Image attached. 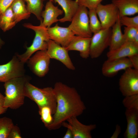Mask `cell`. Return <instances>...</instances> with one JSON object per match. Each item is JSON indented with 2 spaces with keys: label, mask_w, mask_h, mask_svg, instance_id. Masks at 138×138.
Listing matches in <instances>:
<instances>
[{
  "label": "cell",
  "mask_w": 138,
  "mask_h": 138,
  "mask_svg": "<svg viewBox=\"0 0 138 138\" xmlns=\"http://www.w3.org/2000/svg\"><path fill=\"white\" fill-rule=\"evenodd\" d=\"M56 100V111L53 115L52 124L47 128L50 130L59 129L62 123L72 117L81 115L85 106L75 89L60 82L53 88Z\"/></svg>",
  "instance_id": "cell-1"
},
{
  "label": "cell",
  "mask_w": 138,
  "mask_h": 138,
  "mask_svg": "<svg viewBox=\"0 0 138 138\" xmlns=\"http://www.w3.org/2000/svg\"><path fill=\"white\" fill-rule=\"evenodd\" d=\"M30 78L24 75L4 83V107L16 109L24 105L25 97L24 93V87L26 83L30 82Z\"/></svg>",
  "instance_id": "cell-2"
},
{
  "label": "cell",
  "mask_w": 138,
  "mask_h": 138,
  "mask_svg": "<svg viewBox=\"0 0 138 138\" xmlns=\"http://www.w3.org/2000/svg\"><path fill=\"white\" fill-rule=\"evenodd\" d=\"M24 93L25 97L34 101L38 108L48 107L51 110L53 115L55 113L57 102L53 88L47 87L39 88L29 82L25 86Z\"/></svg>",
  "instance_id": "cell-3"
},
{
  "label": "cell",
  "mask_w": 138,
  "mask_h": 138,
  "mask_svg": "<svg viewBox=\"0 0 138 138\" xmlns=\"http://www.w3.org/2000/svg\"><path fill=\"white\" fill-rule=\"evenodd\" d=\"M23 25L26 28L33 30L35 33L32 44L27 47L26 51L21 54H17L19 59L25 63L34 53L40 50H47L50 39L47 28L40 25L34 26L30 23H25Z\"/></svg>",
  "instance_id": "cell-4"
},
{
  "label": "cell",
  "mask_w": 138,
  "mask_h": 138,
  "mask_svg": "<svg viewBox=\"0 0 138 138\" xmlns=\"http://www.w3.org/2000/svg\"><path fill=\"white\" fill-rule=\"evenodd\" d=\"M87 8L79 5L68 27L76 36L91 38L93 34L89 27Z\"/></svg>",
  "instance_id": "cell-5"
},
{
  "label": "cell",
  "mask_w": 138,
  "mask_h": 138,
  "mask_svg": "<svg viewBox=\"0 0 138 138\" xmlns=\"http://www.w3.org/2000/svg\"><path fill=\"white\" fill-rule=\"evenodd\" d=\"M111 30V28L101 29L93 33L91 37L90 48V57L91 58L98 57L109 47Z\"/></svg>",
  "instance_id": "cell-6"
},
{
  "label": "cell",
  "mask_w": 138,
  "mask_h": 138,
  "mask_svg": "<svg viewBox=\"0 0 138 138\" xmlns=\"http://www.w3.org/2000/svg\"><path fill=\"white\" fill-rule=\"evenodd\" d=\"M119 80V89L124 97L138 94V70L126 69Z\"/></svg>",
  "instance_id": "cell-7"
},
{
  "label": "cell",
  "mask_w": 138,
  "mask_h": 138,
  "mask_svg": "<svg viewBox=\"0 0 138 138\" xmlns=\"http://www.w3.org/2000/svg\"><path fill=\"white\" fill-rule=\"evenodd\" d=\"M24 64L16 54L8 62L0 65V82L5 83L25 75Z\"/></svg>",
  "instance_id": "cell-8"
},
{
  "label": "cell",
  "mask_w": 138,
  "mask_h": 138,
  "mask_svg": "<svg viewBox=\"0 0 138 138\" xmlns=\"http://www.w3.org/2000/svg\"><path fill=\"white\" fill-rule=\"evenodd\" d=\"M46 50L36 52L26 62L31 71L36 75L40 77L44 76L49 70L51 59Z\"/></svg>",
  "instance_id": "cell-9"
},
{
  "label": "cell",
  "mask_w": 138,
  "mask_h": 138,
  "mask_svg": "<svg viewBox=\"0 0 138 138\" xmlns=\"http://www.w3.org/2000/svg\"><path fill=\"white\" fill-rule=\"evenodd\" d=\"M95 9L101 24V29L111 28L119 16L118 9L112 3L106 5L100 3Z\"/></svg>",
  "instance_id": "cell-10"
},
{
  "label": "cell",
  "mask_w": 138,
  "mask_h": 138,
  "mask_svg": "<svg viewBox=\"0 0 138 138\" xmlns=\"http://www.w3.org/2000/svg\"><path fill=\"white\" fill-rule=\"evenodd\" d=\"M47 53L51 59L57 60L63 64L68 69H75L69 55L68 51L63 47L50 39L48 42Z\"/></svg>",
  "instance_id": "cell-11"
},
{
  "label": "cell",
  "mask_w": 138,
  "mask_h": 138,
  "mask_svg": "<svg viewBox=\"0 0 138 138\" xmlns=\"http://www.w3.org/2000/svg\"><path fill=\"white\" fill-rule=\"evenodd\" d=\"M66 121L68 123L64 121L62 126L71 130L73 138H91V132L96 127L95 124L86 125L82 123L76 117H71Z\"/></svg>",
  "instance_id": "cell-12"
},
{
  "label": "cell",
  "mask_w": 138,
  "mask_h": 138,
  "mask_svg": "<svg viewBox=\"0 0 138 138\" xmlns=\"http://www.w3.org/2000/svg\"><path fill=\"white\" fill-rule=\"evenodd\" d=\"M130 68H133L128 57L113 60L107 59L102 64L101 72L105 76L111 77L115 75L120 71Z\"/></svg>",
  "instance_id": "cell-13"
},
{
  "label": "cell",
  "mask_w": 138,
  "mask_h": 138,
  "mask_svg": "<svg viewBox=\"0 0 138 138\" xmlns=\"http://www.w3.org/2000/svg\"><path fill=\"white\" fill-rule=\"evenodd\" d=\"M47 31L50 39L65 48L75 36L68 27H60L57 24L53 27L47 28Z\"/></svg>",
  "instance_id": "cell-14"
},
{
  "label": "cell",
  "mask_w": 138,
  "mask_h": 138,
  "mask_svg": "<svg viewBox=\"0 0 138 138\" xmlns=\"http://www.w3.org/2000/svg\"><path fill=\"white\" fill-rule=\"evenodd\" d=\"M63 13V10L55 6L53 2L49 1L46 4L44 10L42 12L41 16L43 19L40 25L47 28L50 27L52 24L59 21L58 17Z\"/></svg>",
  "instance_id": "cell-15"
},
{
  "label": "cell",
  "mask_w": 138,
  "mask_h": 138,
  "mask_svg": "<svg viewBox=\"0 0 138 138\" xmlns=\"http://www.w3.org/2000/svg\"><path fill=\"white\" fill-rule=\"evenodd\" d=\"M90 40L91 38L75 36L65 48L68 51H79L82 58L87 59L90 57Z\"/></svg>",
  "instance_id": "cell-16"
},
{
  "label": "cell",
  "mask_w": 138,
  "mask_h": 138,
  "mask_svg": "<svg viewBox=\"0 0 138 138\" xmlns=\"http://www.w3.org/2000/svg\"><path fill=\"white\" fill-rule=\"evenodd\" d=\"M138 54V46L132 42H125L117 49L109 51L107 54L108 60H111L128 57Z\"/></svg>",
  "instance_id": "cell-17"
},
{
  "label": "cell",
  "mask_w": 138,
  "mask_h": 138,
  "mask_svg": "<svg viewBox=\"0 0 138 138\" xmlns=\"http://www.w3.org/2000/svg\"><path fill=\"white\" fill-rule=\"evenodd\" d=\"M125 115L127 126L124 133V137L137 138L138 135V109H126Z\"/></svg>",
  "instance_id": "cell-18"
},
{
  "label": "cell",
  "mask_w": 138,
  "mask_h": 138,
  "mask_svg": "<svg viewBox=\"0 0 138 138\" xmlns=\"http://www.w3.org/2000/svg\"><path fill=\"white\" fill-rule=\"evenodd\" d=\"M117 7L120 17L134 15L138 13V0H112Z\"/></svg>",
  "instance_id": "cell-19"
},
{
  "label": "cell",
  "mask_w": 138,
  "mask_h": 138,
  "mask_svg": "<svg viewBox=\"0 0 138 138\" xmlns=\"http://www.w3.org/2000/svg\"><path fill=\"white\" fill-rule=\"evenodd\" d=\"M54 2L60 6L64 12V16L59 19V21L60 22H71L79 6L77 1L54 0Z\"/></svg>",
  "instance_id": "cell-20"
},
{
  "label": "cell",
  "mask_w": 138,
  "mask_h": 138,
  "mask_svg": "<svg viewBox=\"0 0 138 138\" xmlns=\"http://www.w3.org/2000/svg\"><path fill=\"white\" fill-rule=\"evenodd\" d=\"M121 26L119 16L117 21L112 27L111 34L109 47V51L117 49L125 42L121 31Z\"/></svg>",
  "instance_id": "cell-21"
},
{
  "label": "cell",
  "mask_w": 138,
  "mask_h": 138,
  "mask_svg": "<svg viewBox=\"0 0 138 138\" xmlns=\"http://www.w3.org/2000/svg\"><path fill=\"white\" fill-rule=\"evenodd\" d=\"M10 6L16 24L30 17L31 13L27 10L25 2L22 0H15Z\"/></svg>",
  "instance_id": "cell-22"
},
{
  "label": "cell",
  "mask_w": 138,
  "mask_h": 138,
  "mask_svg": "<svg viewBox=\"0 0 138 138\" xmlns=\"http://www.w3.org/2000/svg\"><path fill=\"white\" fill-rule=\"evenodd\" d=\"M16 24L10 6L0 15V28L5 32L12 29Z\"/></svg>",
  "instance_id": "cell-23"
},
{
  "label": "cell",
  "mask_w": 138,
  "mask_h": 138,
  "mask_svg": "<svg viewBox=\"0 0 138 138\" xmlns=\"http://www.w3.org/2000/svg\"><path fill=\"white\" fill-rule=\"evenodd\" d=\"M27 4L28 10L34 14L40 22L42 21L41 14L44 6V0H22Z\"/></svg>",
  "instance_id": "cell-24"
},
{
  "label": "cell",
  "mask_w": 138,
  "mask_h": 138,
  "mask_svg": "<svg viewBox=\"0 0 138 138\" xmlns=\"http://www.w3.org/2000/svg\"><path fill=\"white\" fill-rule=\"evenodd\" d=\"M14 125L11 119L5 117L0 118V138H8Z\"/></svg>",
  "instance_id": "cell-25"
},
{
  "label": "cell",
  "mask_w": 138,
  "mask_h": 138,
  "mask_svg": "<svg viewBox=\"0 0 138 138\" xmlns=\"http://www.w3.org/2000/svg\"><path fill=\"white\" fill-rule=\"evenodd\" d=\"M88 15L89 27L92 33L101 30L102 29L101 24L97 17L95 9H89Z\"/></svg>",
  "instance_id": "cell-26"
},
{
  "label": "cell",
  "mask_w": 138,
  "mask_h": 138,
  "mask_svg": "<svg viewBox=\"0 0 138 138\" xmlns=\"http://www.w3.org/2000/svg\"><path fill=\"white\" fill-rule=\"evenodd\" d=\"M39 113L41 119L45 127L47 129L52 123L53 115L50 109L47 107L38 108Z\"/></svg>",
  "instance_id": "cell-27"
},
{
  "label": "cell",
  "mask_w": 138,
  "mask_h": 138,
  "mask_svg": "<svg viewBox=\"0 0 138 138\" xmlns=\"http://www.w3.org/2000/svg\"><path fill=\"white\" fill-rule=\"evenodd\" d=\"M122 102L126 109H138V94L125 97Z\"/></svg>",
  "instance_id": "cell-28"
},
{
  "label": "cell",
  "mask_w": 138,
  "mask_h": 138,
  "mask_svg": "<svg viewBox=\"0 0 138 138\" xmlns=\"http://www.w3.org/2000/svg\"><path fill=\"white\" fill-rule=\"evenodd\" d=\"M120 21L121 25L125 27L138 28V16L133 17L125 16L120 17Z\"/></svg>",
  "instance_id": "cell-29"
},
{
  "label": "cell",
  "mask_w": 138,
  "mask_h": 138,
  "mask_svg": "<svg viewBox=\"0 0 138 138\" xmlns=\"http://www.w3.org/2000/svg\"><path fill=\"white\" fill-rule=\"evenodd\" d=\"M138 33V28L125 27L123 33L125 42H132Z\"/></svg>",
  "instance_id": "cell-30"
},
{
  "label": "cell",
  "mask_w": 138,
  "mask_h": 138,
  "mask_svg": "<svg viewBox=\"0 0 138 138\" xmlns=\"http://www.w3.org/2000/svg\"><path fill=\"white\" fill-rule=\"evenodd\" d=\"M79 5L84 6L89 9H95L103 0H77Z\"/></svg>",
  "instance_id": "cell-31"
},
{
  "label": "cell",
  "mask_w": 138,
  "mask_h": 138,
  "mask_svg": "<svg viewBox=\"0 0 138 138\" xmlns=\"http://www.w3.org/2000/svg\"><path fill=\"white\" fill-rule=\"evenodd\" d=\"M19 128L16 125H14L12 128L8 138H21Z\"/></svg>",
  "instance_id": "cell-32"
},
{
  "label": "cell",
  "mask_w": 138,
  "mask_h": 138,
  "mask_svg": "<svg viewBox=\"0 0 138 138\" xmlns=\"http://www.w3.org/2000/svg\"><path fill=\"white\" fill-rule=\"evenodd\" d=\"M15 0H0V10L2 13L4 11L11 5Z\"/></svg>",
  "instance_id": "cell-33"
},
{
  "label": "cell",
  "mask_w": 138,
  "mask_h": 138,
  "mask_svg": "<svg viewBox=\"0 0 138 138\" xmlns=\"http://www.w3.org/2000/svg\"><path fill=\"white\" fill-rule=\"evenodd\" d=\"M128 58L132 64L133 68L138 70V54L133 55Z\"/></svg>",
  "instance_id": "cell-34"
},
{
  "label": "cell",
  "mask_w": 138,
  "mask_h": 138,
  "mask_svg": "<svg viewBox=\"0 0 138 138\" xmlns=\"http://www.w3.org/2000/svg\"><path fill=\"white\" fill-rule=\"evenodd\" d=\"M5 96L0 93V115L5 113L8 108L4 107Z\"/></svg>",
  "instance_id": "cell-35"
},
{
  "label": "cell",
  "mask_w": 138,
  "mask_h": 138,
  "mask_svg": "<svg viewBox=\"0 0 138 138\" xmlns=\"http://www.w3.org/2000/svg\"><path fill=\"white\" fill-rule=\"evenodd\" d=\"M121 128L120 126L117 124L116 125L115 130L111 137V138H117L121 132Z\"/></svg>",
  "instance_id": "cell-36"
},
{
  "label": "cell",
  "mask_w": 138,
  "mask_h": 138,
  "mask_svg": "<svg viewBox=\"0 0 138 138\" xmlns=\"http://www.w3.org/2000/svg\"><path fill=\"white\" fill-rule=\"evenodd\" d=\"M63 138H73V134L70 129L69 128H67V131Z\"/></svg>",
  "instance_id": "cell-37"
},
{
  "label": "cell",
  "mask_w": 138,
  "mask_h": 138,
  "mask_svg": "<svg viewBox=\"0 0 138 138\" xmlns=\"http://www.w3.org/2000/svg\"><path fill=\"white\" fill-rule=\"evenodd\" d=\"M132 42L135 45L138 46V33L135 35Z\"/></svg>",
  "instance_id": "cell-38"
},
{
  "label": "cell",
  "mask_w": 138,
  "mask_h": 138,
  "mask_svg": "<svg viewBox=\"0 0 138 138\" xmlns=\"http://www.w3.org/2000/svg\"><path fill=\"white\" fill-rule=\"evenodd\" d=\"M4 43V41L0 38V49L1 48Z\"/></svg>",
  "instance_id": "cell-39"
},
{
  "label": "cell",
  "mask_w": 138,
  "mask_h": 138,
  "mask_svg": "<svg viewBox=\"0 0 138 138\" xmlns=\"http://www.w3.org/2000/svg\"><path fill=\"white\" fill-rule=\"evenodd\" d=\"M49 1L52 2H54V0H49Z\"/></svg>",
  "instance_id": "cell-40"
},
{
  "label": "cell",
  "mask_w": 138,
  "mask_h": 138,
  "mask_svg": "<svg viewBox=\"0 0 138 138\" xmlns=\"http://www.w3.org/2000/svg\"><path fill=\"white\" fill-rule=\"evenodd\" d=\"M1 13H1V11L0 10V15H1Z\"/></svg>",
  "instance_id": "cell-41"
}]
</instances>
